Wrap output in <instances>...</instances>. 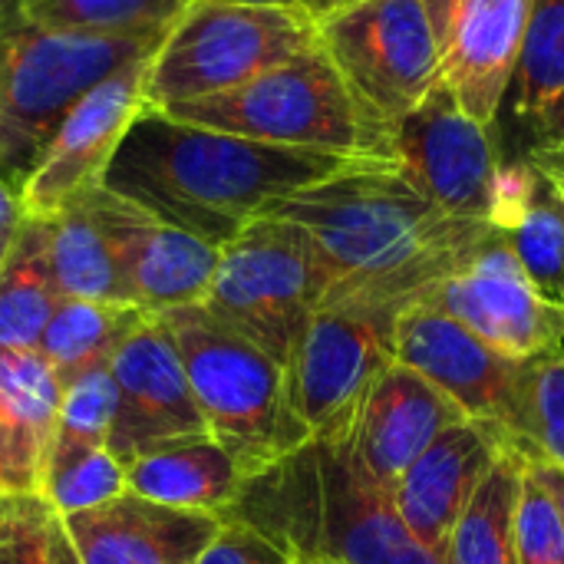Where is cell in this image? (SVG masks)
<instances>
[{
    "instance_id": "cell-5",
    "label": "cell",
    "mask_w": 564,
    "mask_h": 564,
    "mask_svg": "<svg viewBox=\"0 0 564 564\" xmlns=\"http://www.w3.org/2000/svg\"><path fill=\"white\" fill-rule=\"evenodd\" d=\"M182 357L208 436L248 479L264 476L311 443L291 406L288 370L205 304L159 317Z\"/></svg>"
},
{
    "instance_id": "cell-45",
    "label": "cell",
    "mask_w": 564,
    "mask_h": 564,
    "mask_svg": "<svg viewBox=\"0 0 564 564\" xmlns=\"http://www.w3.org/2000/svg\"><path fill=\"white\" fill-rule=\"evenodd\" d=\"M0 3H3V0H0Z\"/></svg>"
},
{
    "instance_id": "cell-42",
    "label": "cell",
    "mask_w": 564,
    "mask_h": 564,
    "mask_svg": "<svg viewBox=\"0 0 564 564\" xmlns=\"http://www.w3.org/2000/svg\"><path fill=\"white\" fill-rule=\"evenodd\" d=\"M228 3H258V7H297L301 0H228Z\"/></svg>"
},
{
    "instance_id": "cell-30",
    "label": "cell",
    "mask_w": 564,
    "mask_h": 564,
    "mask_svg": "<svg viewBox=\"0 0 564 564\" xmlns=\"http://www.w3.org/2000/svg\"><path fill=\"white\" fill-rule=\"evenodd\" d=\"M502 235L529 281L549 301L564 304V195L549 175L539 172L532 202Z\"/></svg>"
},
{
    "instance_id": "cell-22",
    "label": "cell",
    "mask_w": 564,
    "mask_h": 564,
    "mask_svg": "<svg viewBox=\"0 0 564 564\" xmlns=\"http://www.w3.org/2000/svg\"><path fill=\"white\" fill-rule=\"evenodd\" d=\"M122 466L132 496L215 519H228L251 482L212 436L165 443Z\"/></svg>"
},
{
    "instance_id": "cell-12",
    "label": "cell",
    "mask_w": 564,
    "mask_h": 564,
    "mask_svg": "<svg viewBox=\"0 0 564 564\" xmlns=\"http://www.w3.org/2000/svg\"><path fill=\"white\" fill-rule=\"evenodd\" d=\"M492 129L476 122L440 83L390 129V162L440 212L489 225L492 178L502 162Z\"/></svg>"
},
{
    "instance_id": "cell-27",
    "label": "cell",
    "mask_w": 564,
    "mask_h": 564,
    "mask_svg": "<svg viewBox=\"0 0 564 564\" xmlns=\"http://www.w3.org/2000/svg\"><path fill=\"white\" fill-rule=\"evenodd\" d=\"M564 93V0H532L519 63L506 102L535 132L545 109ZM506 109V106H502Z\"/></svg>"
},
{
    "instance_id": "cell-37",
    "label": "cell",
    "mask_w": 564,
    "mask_h": 564,
    "mask_svg": "<svg viewBox=\"0 0 564 564\" xmlns=\"http://www.w3.org/2000/svg\"><path fill=\"white\" fill-rule=\"evenodd\" d=\"M519 443H522V440H519ZM522 449H525V463H529V469L545 482V489L552 492V499H555V506H558V512H562V519H564V469L562 466H555V463H549L545 456L532 453L525 443H522Z\"/></svg>"
},
{
    "instance_id": "cell-8",
    "label": "cell",
    "mask_w": 564,
    "mask_h": 564,
    "mask_svg": "<svg viewBox=\"0 0 564 564\" xmlns=\"http://www.w3.org/2000/svg\"><path fill=\"white\" fill-rule=\"evenodd\" d=\"M327 294L311 238L284 218H258L218 248L205 307L254 340L284 370Z\"/></svg>"
},
{
    "instance_id": "cell-17",
    "label": "cell",
    "mask_w": 564,
    "mask_h": 564,
    "mask_svg": "<svg viewBox=\"0 0 564 564\" xmlns=\"http://www.w3.org/2000/svg\"><path fill=\"white\" fill-rule=\"evenodd\" d=\"M532 0H426L440 79L482 126H496L519 63Z\"/></svg>"
},
{
    "instance_id": "cell-10",
    "label": "cell",
    "mask_w": 564,
    "mask_h": 564,
    "mask_svg": "<svg viewBox=\"0 0 564 564\" xmlns=\"http://www.w3.org/2000/svg\"><path fill=\"white\" fill-rule=\"evenodd\" d=\"M397 307L364 301H324L307 321L291 364V406L311 440H347L373 380L397 360Z\"/></svg>"
},
{
    "instance_id": "cell-41",
    "label": "cell",
    "mask_w": 564,
    "mask_h": 564,
    "mask_svg": "<svg viewBox=\"0 0 564 564\" xmlns=\"http://www.w3.org/2000/svg\"><path fill=\"white\" fill-rule=\"evenodd\" d=\"M354 3H364V0H301L297 7H301L314 23H321V20H327V17H334V13H340V10H347V7H354Z\"/></svg>"
},
{
    "instance_id": "cell-25",
    "label": "cell",
    "mask_w": 564,
    "mask_h": 564,
    "mask_svg": "<svg viewBox=\"0 0 564 564\" xmlns=\"http://www.w3.org/2000/svg\"><path fill=\"white\" fill-rule=\"evenodd\" d=\"M525 476V449L516 440L486 473L473 502L459 516L440 564H519L512 519Z\"/></svg>"
},
{
    "instance_id": "cell-35",
    "label": "cell",
    "mask_w": 564,
    "mask_h": 564,
    "mask_svg": "<svg viewBox=\"0 0 564 564\" xmlns=\"http://www.w3.org/2000/svg\"><path fill=\"white\" fill-rule=\"evenodd\" d=\"M294 555L245 519L228 516L195 564H291Z\"/></svg>"
},
{
    "instance_id": "cell-19",
    "label": "cell",
    "mask_w": 564,
    "mask_h": 564,
    "mask_svg": "<svg viewBox=\"0 0 564 564\" xmlns=\"http://www.w3.org/2000/svg\"><path fill=\"white\" fill-rule=\"evenodd\" d=\"M463 420L469 416L443 390L393 360L367 390L347 440L360 469L393 496L400 476L416 463V456L443 430Z\"/></svg>"
},
{
    "instance_id": "cell-11",
    "label": "cell",
    "mask_w": 564,
    "mask_h": 564,
    "mask_svg": "<svg viewBox=\"0 0 564 564\" xmlns=\"http://www.w3.org/2000/svg\"><path fill=\"white\" fill-rule=\"evenodd\" d=\"M416 304L449 314L509 360L564 354V304L549 301L529 281L506 235L496 228Z\"/></svg>"
},
{
    "instance_id": "cell-36",
    "label": "cell",
    "mask_w": 564,
    "mask_h": 564,
    "mask_svg": "<svg viewBox=\"0 0 564 564\" xmlns=\"http://www.w3.org/2000/svg\"><path fill=\"white\" fill-rule=\"evenodd\" d=\"M535 182H539V169L529 159L502 155L496 178H492V205H489V225L496 231H509L516 225V218L532 202Z\"/></svg>"
},
{
    "instance_id": "cell-16",
    "label": "cell",
    "mask_w": 564,
    "mask_h": 564,
    "mask_svg": "<svg viewBox=\"0 0 564 564\" xmlns=\"http://www.w3.org/2000/svg\"><path fill=\"white\" fill-rule=\"evenodd\" d=\"M119 406L109 449L129 463L165 443L208 436L169 327L145 317L109 360Z\"/></svg>"
},
{
    "instance_id": "cell-24",
    "label": "cell",
    "mask_w": 564,
    "mask_h": 564,
    "mask_svg": "<svg viewBox=\"0 0 564 564\" xmlns=\"http://www.w3.org/2000/svg\"><path fill=\"white\" fill-rule=\"evenodd\" d=\"M145 317L149 314H142L135 304L122 301L59 297L36 350L53 367L59 383H69L93 367H109L116 350L135 334Z\"/></svg>"
},
{
    "instance_id": "cell-6",
    "label": "cell",
    "mask_w": 564,
    "mask_h": 564,
    "mask_svg": "<svg viewBox=\"0 0 564 564\" xmlns=\"http://www.w3.org/2000/svg\"><path fill=\"white\" fill-rule=\"evenodd\" d=\"M159 112L254 142L390 162V132L364 112L321 43L228 93Z\"/></svg>"
},
{
    "instance_id": "cell-1",
    "label": "cell",
    "mask_w": 564,
    "mask_h": 564,
    "mask_svg": "<svg viewBox=\"0 0 564 564\" xmlns=\"http://www.w3.org/2000/svg\"><path fill=\"white\" fill-rule=\"evenodd\" d=\"M268 215L297 225L311 238L327 274L324 301L397 311L416 304L492 235L486 221L440 212L393 162H357L281 198Z\"/></svg>"
},
{
    "instance_id": "cell-13",
    "label": "cell",
    "mask_w": 564,
    "mask_h": 564,
    "mask_svg": "<svg viewBox=\"0 0 564 564\" xmlns=\"http://www.w3.org/2000/svg\"><path fill=\"white\" fill-rule=\"evenodd\" d=\"M86 198L116 248L126 294L142 314L162 317L178 307L205 304L218 268L215 245L116 195L102 182L93 185Z\"/></svg>"
},
{
    "instance_id": "cell-23",
    "label": "cell",
    "mask_w": 564,
    "mask_h": 564,
    "mask_svg": "<svg viewBox=\"0 0 564 564\" xmlns=\"http://www.w3.org/2000/svg\"><path fill=\"white\" fill-rule=\"evenodd\" d=\"M46 225V258L59 297L122 301L132 304L122 284L116 248L89 205L86 192L59 208Z\"/></svg>"
},
{
    "instance_id": "cell-29",
    "label": "cell",
    "mask_w": 564,
    "mask_h": 564,
    "mask_svg": "<svg viewBox=\"0 0 564 564\" xmlns=\"http://www.w3.org/2000/svg\"><path fill=\"white\" fill-rule=\"evenodd\" d=\"M192 0H17L23 20L83 33H169Z\"/></svg>"
},
{
    "instance_id": "cell-28",
    "label": "cell",
    "mask_w": 564,
    "mask_h": 564,
    "mask_svg": "<svg viewBox=\"0 0 564 564\" xmlns=\"http://www.w3.org/2000/svg\"><path fill=\"white\" fill-rule=\"evenodd\" d=\"M126 492H129L126 466L109 446L83 443V440L56 433L50 456H46V466H43L40 496L59 516H73V512L106 506Z\"/></svg>"
},
{
    "instance_id": "cell-9",
    "label": "cell",
    "mask_w": 564,
    "mask_h": 564,
    "mask_svg": "<svg viewBox=\"0 0 564 564\" xmlns=\"http://www.w3.org/2000/svg\"><path fill=\"white\" fill-rule=\"evenodd\" d=\"M317 43L387 132L443 79L426 0H364L317 23Z\"/></svg>"
},
{
    "instance_id": "cell-21",
    "label": "cell",
    "mask_w": 564,
    "mask_h": 564,
    "mask_svg": "<svg viewBox=\"0 0 564 564\" xmlns=\"http://www.w3.org/2000/svg\"><path fill=\"white\" fill-rule=\"evenodd\" d=\"M63 383L40 350L0 347V496H33L59 426Z\"/></svg>"
},
{
    "instance_id": "cell-33",
    "label": "cell",
    "mask_w": 564,
    "mask_h": 564,
    "mask_svg": "<svg viewBox=\"0 0 564 564\" xmlns=\"http://www.w3.org/2000/svg\"><path fill=\"white\" fill-rule=\"evenodd\" d=\"M516 562L519 564H564V519L545 489V482L529 469L522 476L519 506L512 519Z\"/></svg>"
},
{
    "instance_id": "cell-14",
    "label": "cell",
    "mask_w": 564,
    "mask_h": 564,
    "mask_svg": "<svg viewBox=\"0 0 564 564\" xmlns=\"http://www.w3.org/2000/svg\"><path fill=\"white\" fill-rule=\"evenodd\" d=\"M149 59L132 63L99 83L63 119V126L56 129L46 152L20 188L23 218L50 221L59 208H66L73 198L102 182L119 142L145 109L142 79Z\"/></svg>"
},
{
    "instance_id": "cell-4",
    "label": "cell",
    "mask_w": 564,
    "mask_h": 564,
    "mask_svg": "<svg viewBox=\"0 0 564 564\" xmlns=\"http://www.w3.org/2000/svg\"><path fill=\"white\" fill-rule=\"evenodd\" d=\"M165 33L50 30L0 3V178L17 192L76 102L119 69L149 59Z\"/></svg>"
},
{
    "instance_id": "cell-40",
    "label": "cell",
    "mask_w": 564,
    "mask_h": 564,
    "mask_svg": "<svg viewBox=\"0 0 564 564\" xmlns=\"http://www.w3.org/2000/svg\"><path fill=\"white\" fill-rule=\"evenodd\" d=\"M20 221H23L20 198H17V192L0 178V245H7V241L17 235Z\"/></svg>"
},
{
    "instance_id": "cell-31",
    "label": "cell",
    "mask_w": 564,
    "mask_h": 564,
    "mask_svg": "<svg viewBox=\"0 0 564 564\" xmlns=\"http://www.w3.org/2000/svg\"><path fill=\"white\" fill-rule=\"evenodd\" d=\"M0 564H83L63 516L40 496H0Z\"/></svg>"
},
{
    "instance_id": "cell-39",
    "label": "cell",
    "mask_w": 564,
    "mask_h": 564,
    "mask_svg": "<svg viewBox=\"0 0 564 564\" xmlns=\"http://www.w3.org/2000/svg\"><path fill=\"white\" fill-rule=\"evenodd\" d=\"M542 175H549L564 195V145H539V149H529L525 155Z\"/></svg>"
},
{
    "instance_id": "cell-44",
    "label": "cell",
    "mask_w": 564,
    "mask_h": 564,
    "mask_svg": "<svg viewBox=\"0 0 564 564\" xmlns=\"http://www.w3.org/2000/svg\"><path fill=\"white\" fill-rule=\"evenodd\" d=\"M10 241H13V238H10ZM10 241H7V245H10ZM7 245H0V261H3V254H7Z\"/></svg>"
},
{
    "instance_id": "cell-2",
    "label": "cell",
    "mask_w": 564,
    "mask_h": 564,
    "mask_svg": "<svg viewBox=\"0 0 564 564\" xmlns=\"http://www.w3.org/2000/svg\"><path fill=\"white\" fill-rule=\"evenodd\" d=\"M380 159L271 145L142 109L119 142L102 185L145 212L221 248L281 198Z\"/></svg>"
},
{
    "instance_id": "cell-34",
    "label": "cell",
    "mask_w": 564,
    "mask_h": 564,
    "mask_svg": "<svg viewBox=\"0 0 564 564\" xmlns=\"http://www.w3.org/2000/svg\"><path fill=\"white\" fill-rule=\"evenodd\" d=\"M116 380L109 367H93L69 383H63L59 397V426L56 433L83 440V443H99L109 446L112 423H116Z\"/></svg>"
},
{
    "instance_id": "cell-26",
    "label": "cell",
    "mask_w": 564,
    "mask_h": 564,
    "mask_svg": "<svg viewBox=\"0 0 564 564\" xmlns=\"http://www.w3.org/2000/svg\"><path fill=\"white\" fill-rule=\"evenodd\" d=\"M59 294L46 258V225L23 218L0 261V347L36 350Z\"/></svg>"
},
{
    "instance_id": "cell-43",
    "label": "cell",
    "mask_w": 564,
    "mask_h": 564,
    "mask_svg": "<svg viewBox=\"0 0 564 564\" xmlns=\"http://www.w3.org/2000/svg\"><path fill=\"white\" fill-rule=\"evenodd\" d=\"M291 564H337V562H330V558H314V555H294V562Z\"/></svg>"
},
{
    "instance_id": "cell-7",
    "label": "cell",
    "mask_w": 564,
    "mask_h": 564,
    "mask_svg": "<svg viewBox=\"0 0 564 564\" xmlns=\"http://www.w3.org/2000/svg\"><path fill=\"white\" fill-rule=\"evenodd\" d=\"M314 46L317 23L301 7L192 0L145 66V109L228 93Z\"/></svg>"
},
{
    "instance_id": "cell-3",
    "label": "cell",
    "mask_w": 564,
    "mask_h": 564,
    "mask_svg": "<svg viewBox=\"0 0 564 564\" xmlns=\"http://www.w3.org/2000/svg\"><path fill=\"white\" fill-rule=\"evenodd\" d=\"M291 555L337 564H440L400 519L393 496L354 459L350 440H311L251 479L231 512Z\"/></svg>"
},
{
    "instance_id": "cell-32",
    "label": "cell",
    "mask_w": 564,
    "mask_h": 564,
    "mask_svg": "<svg viewBox=\"0 0 564 564\" xmlns=\"http://www.w3.org/2000/svg\"><path fill=\"white\" fill-rule=\"evenodd\" d=\"M512 433L564 469V354H542L525 364Z\"/></svg>"
},
{
    "instance_id": "cell-18",
    "label": "cell",
    "mask_w": 564,
    "mask_h": 564,
    "mask_svg": "<svg viewBox=\"0 0 564 564\" xmlns=\"http://www.w3.org/2000/svg\"><path fill=\"white\" fill-rule=\"evenodd\" d=\"M519 436L489 420H463L443 430L400 476L393 506L423 549L443 558L449 532L473 502L492 463Z\"/></svg>"
},
{
    "instance_id": "cell-20",
    "label": "cell",
    "mask_w": 564,
    "mask_h": 564,
    "mask_svg": "<svg viewBox=\"0 0 564 564\" xmlns=\"http://www.w3.org/2000/svg\"><path fill=\"white\" fill-rule=\"evenodd\" d=\"M63 522L83 564H195L225 519L126 492Z\"/></svg>"
},
{
    "instance_id": "cell-38",
    "label": "cell",
    "mask_w": 564,
    "mask_h": 564,
    "mask_svg": "<svg viewBox=\"0 0 564 564\" xmlns=\"http://www.w3.org/2000/svg\"><path fill=\"white\" fill-rule=\"evenodd\" d=\"M539 145H564V93L545 109V116L532 132V149Z\"/></svg>"
},
{
    "instance_id": "cell-15",
    "label": "cell",
    "mask_w": 564,
    "mask_h": 564,
    "mask_svg": "<svg viewBox=\"0 0 564 564\" xmlns=\"http://www.w3.org/2000/svg\"><path fill=\"white\" fill-rule=\"evenodd\" d=\"M393 357L443 390L469 420H489L512 433L529 360L496 354L469 327L430 304L400 311Z\"/></svg>"
}]
</instances>
